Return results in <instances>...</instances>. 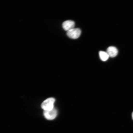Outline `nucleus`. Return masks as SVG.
Returning <instances> with one entry per match:
<instances>
[{
  "label": "nucleus",
  "instance_id": "f257e3e1",
  "mask_svg": "<svg viewBox=\"0 0 133 133\" xmlns=\"http://www.w3.org/2000/svg\"><path fill=\"white\" fill-rule=\"evenodd\" d=\"M55 101V99L54 98H49L42 103L41 105V107L44 110H51L54 108V104Z\"/></svg>",
  "mask_w": 133,
  "mask_h": 133
},
{
  "label": "nucleus",
  "instance_id": "f03ea898",
  "mask_svg": "<svg viewBox=\"0 0 133 133\" xmlns=\"http://www.w3.org/2000/svg\"><path fill=\"white\" fill-rule=\"evenodd\" d=\"M81 31L78 28H74L67 31L66 35L70 38L72 39H77L80 36Z\"/></svg>",
  "mask_w": 133,
  "mask_h": 133
},
{
  "label": "nucleus",
  "instance_id": "7ed1b4c3",
  "mask_svg": "<svg viewBox=\"0 0 133 133\" xmlns=\"http://www.w3.org/2000/svg\"><path fill=\"white\" fill-rule=\"evenodd\" d=\"M44 115L45 117L48 120H53L57 116V111L55 108L51 110H44Z\"/></svg>",
  "mask_w": 133,
  "mask_h": 133
},
{
  "label": "nucleus",
  "instance_id": "20e7f679",
  "mask_svg": "<svg viewBox=\"0 0 133 133\" xmlns=\"http://www.w3.org/2000/svg\"><path fill=\"white\" fill-rule=\"evenodd\" d=\"M75 23L74 21L68 20L64 21L62 24L63 29L66 31H69L74 28Z\"/></svg>",
  "mask_w": 133,
  "mask_h": 133
},
{
  "label": "nucleus",
  "instance_id": "39448f33",
  "mask_svg": "<svg viewBox=\"0 0 133 133\" xmlns=\"http://www.w3.org/2000/svg\"><path fill=\"white\" fill-rule=\"evenodd\" d=\"M106 52L109 57H114L117 55L118 51L117 49L115 46H110L108 48Z\"/></svg>",
  "mask_w": 133,
  "mask_h": 133
},
{
  "label": "nucleus",
  "instance_id": "423d86ee",
  "mask_svg": "<svg viewBox=\"0 0 133 133\" xmlns=\"http://www.w3.org/2000/svg\"><path fill=\"white\" fill-rule=\"evenodd\" d=\"M99 57L102 61H105L109 59V56L105 51H101L99 52Z\"/></svg>",
  "mask_w": 133,
  "mask_h": 133
},
{
  "label": "nucleus",
  "instance_id": "0eeeda50",
  "mask_svg": "<svg viewBox=\"0 0 133 133\" xmlns=\"http://www.w3.org/2000/svg\"><path fill=\"white\" fill-rule=\"evenodd\" d=\"M132 118L133 119V112H132Z\"/></svg>",
  "mask_w": 133,
  "mask_h": 133
}]
</instances>
